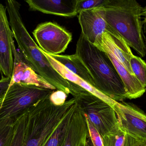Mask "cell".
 <instances>
[{
	"label": "cell",
	"instance_id": "52a82bcc",
	"mask_svg": "<svg viewBox=\"0 0 146 146\" xmlns=\"http://www.w3.org/2000/svg\"><path fill=\"white\" fill-rule=\"evenodd\" d=\"M33 34L38 47L50 55L64 52L72 39V33L52 22L39 24L33 31Z\"/></svg>",
	"mask_w": 146,
	"mask_h": 146
},
{
	"label": "cell",
	"instance_id": "5bb4252c",
	"mask_svg": "<svg viewBox=\"0 0 146 146\" xmlns=\"http://www.w3.org/2000/svg\"><path fill=\"white\" fill-rule=\"evenodd\" d=\"M25 2L31 11L64 17H73L77 15L76 0H27Z\"/></svg>",
	"mask_w": 146,
	"mask_h": 146
},
{
	"label": "cell",
	"instance_id": "f546056e",
	"mask_svg": "<svg viewBox=\"0 0 146 146\" xmlns=\"http://www.w3.org/2000/svg\"><path fill=\"white\" fill-rule=\"evenodd\" d=\"M145 46L146 48V39H145Z\"/></svg>",
	"mask_w": 146,
	"mask_h": 146
},
{
	"label": "cell",
	"instance_id": "484cf974",
	"mask_svg": "<svg viewBox=\"0 0 146 146\" xmlns=\"http://www.w3.org/2000/svg\"><path fill=\"white\" fill-rule=\"evenodd\" d=\"M11 81V78L2 75L1 79L0 80V100L7 92Z\"/></svg>",
	"mask_w": 146,
	"mask_h": 146
},
{
	"label": "cell",
	"instance_id": "2e32d148",
	"mask_svg": "<svg viewBox=\"0 0 146 146\" xmlns=\"http://www.w3.org/2000/svg\"><path fill=\"white\" fill-rule=\"evenodd\" d=\"M42 51L45 56L47 57V59L48 60L51 66L65 79L82 87L86 91H88L90 93H92L94 96L98 97L104 102H106L111 107L113 106L115 103L116 101L105 95L104 93L96 89L95 87L92 86L88 83L86 82L80 77H78L77 75L74 74L73 73L68 70L64 66L56 61L54 58H52L49 55L45 53L43 51Z\"/></svg>",
	"mask_w": 146,
	"mask_h": 146
},
{
	"label": "cell",
	"instance_id": "8992f818",
	"mask_svg": "<svg viewBox=\"0 0 146 146\" xmlns=\"http://www.w3.org/2000/svg\"><path fill=\"white\" fill-rule=\"evenodd\" d=\"M56 90L14 83L0 100V121L16 120L34 105L48 98Z\"/></svg>",
	"mask_w": 146,
	"mask_h": 146
},
{
	"label": "cell",
	"instance_id": "603a6c76",
	"mask_svg": "<svg viewBox=\"0 0 146 146\" xmlns=\"http://www.w3.org/2000/svg\"><path fill=\"white\" fill-rule=\"evenodd\" d=\"M107 0H76L77 14L84 10L101 8L104 7Z\"/></svg>",
	"mask_w": 146,
	"mask_h": 146
},
{
	"label": "cell",
	"instance_id": "9a60e30c",
	"mask_svg": "<svg viewBox=\"0 0 146 146\" xmlns=\"http://www.w3.org/2000/svg\"><path fill=\"white\" fill-rule=\"evenodd\" d=\"M108 55L117 73L121 78L127 94V99H135L141 97L145 93V87L135 75H132L110 52L103 51Z\"/></svg>",
	"mask_w": 146,
	"mask_h": 146
},
{
	"label": "cell",
	"instance_id": "ac0fdd59",
	"mask_svg": "<svg viewBox=\"0 0 146 146\" xmlns=\"http://www.w3.org/2000/svg\"><path fill=\"white\" fill-rule=\"evenodd\" d=\"M104 146H137L146 141L122 130L121 128L115 133L102 138Z\"/></svg>",
	"mask_w": 146,
	"mask_h": 146
},
{
	"label": "cell",
	"instance_id": "7402d4cb",
	"mask_svg": "<svg viewBox=\"0 0 146 146\" xmlns=\"http://www.w3.org/2000/svg\"><path fill=\"white\" fill-rule=\"evenodd\" d=\"M130 64L134 74L146 89V62L141 57L133 55L130 59Z\"/></svg>",
	"mask_w": 146,
	"mask_h": 146
},
{
	"label": "cell",
	"instance_id": "ffe728a7",
	"mask_svg": "<svg viewBox=\"0 0 146 146\" xmlns=\"http://www.w3.org/2000/svg\"><path fill=\"white\" fill-rule=\"evenodd\" d=\"M28 117V111L15 120L13 136L10 146H23Z\"/></svg>",
	"mask_w": 146,
	"mask_h": 146
},
{
	"label": "cell",
	"instance_id": "d6986e66",
	"mask_svg": "<svg viewBox=\"0 0 146 146\" xmlns=\"http://www.w3.org/2000/svg\"><path fill=\"white\" fill-rule=\"evenodd\" d=\"M75 103L42 146H64L69 123L75 108Z\"/></svg>",
	"mask_w": 146,
	"mask_h": 146
},
{
	"label": "cell",
	"instance_id": "d4e9b609",
	"mask_svg": "<svg viewBox=\"0 0 146 146\" xmlns=\"http://www.w3.org/2000/svg\"><path fill=\"white\" fill-rule=\"evenodd\" d=\"M68 95L63 91H55L50 97V100L56 106H60L65 103Z\"/></svg>",
	"mask_w": 146,
	"mask_h": 146
},
{
	"label": "cell",
	"instance_id": "6da1fadb",
	"mask_svg": "<svg viewBox=\"0 0 146 146\" xmlns=\"http://www.w3.org/2000/svg\"><path fill=\"white\" fill-rule=\"evenodd\" d=\"M75 54L93 78L96 89L117 102L127 99L123 83L108 55L88 42L82 33Z\"/></svg>",
	"mask_w": 146,
	"mask_h": 146
},
{
	"label": "cell",
	"instance_id": "7a4b0ae2",
	"mask_svg": "<svg viewBox=\"0 0 146 146\" xmlns=\"http://www.w3.org/2000/svg\"><path fill=\"white\" fill-rule=\"evenodd\" d=\"M7 13L13 37L19 49L31 67L56 90L63 91L68 95L71 94L75 84L65 79L51 66L42 50L29 34L22 20L20 8H12Z\"/></svg>",
	"mask_w": 146,
	"mask_h": 146
},
{
	"label": "cell",
	"instance_id": "4fadbf2b",
	"mask_svg": "<svg viewBox=\"0 0 146 146\" xmlns=\"http://www.w3.org/2000/svg\"><path fill=\"white\" fill-rule=\"evenodd\" d=\"M88 135L86 117L76 103L67 130L64 146H86Z\"/></svg>",
	"mask_w": 146,
	"mask_h": 146
},
{
	"label": "cell",
	"instance_id": "e0dca14e",
	"mask_svg": "<svg viewBox=\"0 0 146 146\" xmlns=\"http://www.w3.org/2000/svg\"><path fill=\"white\" fill-rule=\"evenodd\" d=\"M49 55L74 74L95 87V83L93 78L85 64L76 54Z\"/></svg>",
	"mask_w": 146,
	"mask_h": 146
},
{
	"label": "cell",
	"instance_id": "cb8c5ba5",
	"mask_svg": "<svg viewBox=\"0 0 146 146\" xmlns=\"http://www.w3.org/2000/svg\"><path fill=\"white\" fill-rule=\"evenodd\" d=\"M86 117L88 127V135L86 146H104L100 135Z\"/></svg>",
	"mask_w": 146,
	"mask_h": 146
},
{
	"label": "cell",
	"instance_id": "9c48e42d",
	"mask_svg": "<svg viewBox=\"0 0 146 146\" xmlns=\"http://www.w3.org/2000/svg\"><path fill=\"white\" fill-rule=\"evenodd\" d=\"M6 6L0 3V72L12 78L14 67L13 32L7 15Z\"/></svg>",
	"mask_w": 146,
	"mask_h": 146
},
{
	"label": "cell",
	"instance_id": "4dcf8cb0",
	"mask_svg": "<svg viewBox=\"0 0 146 146\" xmlns=\"http://www.w3.org/2000/svg\"><path fill=\"white\" fill-rule=\"evenodd\" d=\"M145 93H146V91H145Z\"/></svg>",
	"mask_w": 146,
	"mask_h": 146
},
{
	"label": "cell",
	"instance_id": "30bf717a",
	"mask_svg": "<svg viewBox=\"0 0 146 146\" xmlns=\"http://www.w3.org/2000/svg\"><path fill=\"white\" fill-rule=\"evenodd\" d=\"M13 49L14 67L10 85L17 83L56 90L54 87L35 72L23 54L16 49L14 42L13 43Z\"/></svg>",
	"mask_w": 146,
	"mask_h": 146
},
{
	"label": "cell",
	"instance_id": "f1b7e54d",
	"mask_svg": "<svg viewBox=\"0 0 146 146\" xmlns=\"http://www.w3.org/2000/svg\"><path fill=\"white\" fill-rule=\"evenodd\" d=\"M137 146H146V141L143 142Z\"/></svg>",
	"mask_w": 146,
	"mask_h": 146
},
{
	"label": "cell",
	"instance_id": "3957f363",
	"mask_svg": "<svg viewBox=\"0 0 146 146\" xmlns=\"http://www.w3.org/2000/svg\"><path fill=\"white\" fill-rule=\"evenodd\" d=\"M143 7L135 0H107L98 9L106 21L141 57L146 55L141 13Z\"/></svg>",
	"mask_w": 146,
	"mask_h": 146
},
{
	"label": "cell",
	"instance_id": "83f0119b",
	"mask_svg": "<svg viewBox=\"0 0 146 146\" xmlns=\"http://www.w3.org/2000/svg\"><path fill=\"white\" fill-rule=\"evenodd\" d=\"M141 16H146V6L142 9V12L141 13Z\"/></svg>",
	"mask_w": 146,
	"mask_h": 146
},
{
	"label": "cell",
	"instance_id": "277c9868",
	"mask_svg": "<svg viewBox=\"0 0 146 146\" xmlns=\"http://www.w3.org/2000/svg\"><path fill=\"white\" fill-rule=\"evenodd\" d=\"M74 98L60 106L51 103L50 97L39 101L28 110L23 146H42L74 104Z\"/></svg>",
	"mask_w": 146,
	"mask_h": 146
},
{
	"label": "cell",
	"instance_id": "4316f807",
	"mask_svg": "<svg viewBox=\"0 0 146 146\" xmlns=\"http://www.w3.org/2000/svg\"><path fill=\"white\" fill-rule=\"evenodd\" d=\"M144 20L142 21V24H143V31L144 33L146 34V16H145Z\"/></svg>",
	"mask_w": 146,
	"mask_h": 146
},
{
	"label": "cell",
	"instance_id": "ba28073f",
	"mask_svg": "<svg viewBox=\"0 0 146 146\" xmlns=\"http://www.w3.org/2000/svg\"><path fill=\"white\" fill-rule=\"evenodd\" d=\"M122 130L146 141V114L132 103L116 102L112 107Z\"/></svg>",
	"mask_w": 146,
	"mask_h": 146
},
{
	"label": "cell",
	"instance_id": "8fae6325",
	"mask_svg": "<svg viewBox=\"0 0 146 146\" xmlns=\"http://www.w3.org/2000/svg\"><path fill=\"white\" fill-rule=\"evenodd\" d=\"M78 20L82 34L91 43L94 45L99 36L107 32L113 37H119L115 30L106 21L98 9H89L78 14Z\"/></svg>",
	"mask_w": 146,
	"mask_h": 146
},
{
	"label": "cell",
	"instance_id": "5b68a950",
	"mask_svg": "<svg viewBox=\"0 0 146 146\" xmlns=\"http://www.w3.org/2000/svg\"><path fill=\"white\" fill-rule=\"evenodd\" d=\"M71 94L101 138L120 129L115 111L106 102L77 85Z\"/></svg>",
	"mask_w": 146,
	"mask_h": 146
},
{
	"label": "cell",
	"instance_id": "44dd1931",
	"mask_svg": "<svg viewBox=\"0 0 146 146\" xmlns=\"http://www.w3.org/2000/svg\"><path fill=\"white\" fill-rule=\"evenodd\" d=\"M15 120L6 119L0 121V146H10Z\"/></svg>",
	"mask_w": 146,
	"mask_h": 146
},
{
	"label": "cell",
	"instance_id": "7c38bea8",
	"mask_svg": "<svg viewBox=\"0 0 146 146\" xmlns=\"http://www.w3.org/2000/svg\"><path fill=\"white\" fill-rule=\"evenodd\" d=\"M94 45L102 51L110 52L132 75H134L130 64V59L133 54L129 45L121 37H113L105 32L98 37Z\"/></svg>",
	"mask_w": 146,
	"mask_h": 146
}]
</instances>
